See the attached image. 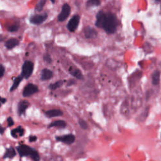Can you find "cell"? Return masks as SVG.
Segmentation results:
<instances>
[{"mask_svg": "<svg viewBox=\"0 0 161 161\" xmlns=\"http://www.w3.org/2000/svg\"><path fill=\"white\" fill-rule=\"evenodd\" d=\"M19 29V25L17 24H15V25H13L11 26H10V27L8 28V30L10 32H17L18 30Z\"/></svg>", "mask_w": 161, "mask_h": 161, "instance_id": "603a6c76", "label": "cell"}, {"mask_svg": "<svg viewBox=\"0 0 161 161\" xmlns=\"http://www.w3.org/2000/svg\"><path fill=\"white\" fill-rule=\"evenodd\" d=\"M5 39V38L3 37V36H2V35H0V42H2V41H3V40Z\"/></svg>", "mask_w": 161, "mask_h": 161, "instance_id": "4dcf8cb0", "label": "cell"}, {"mask_svg": "<svg viewBox=\"0 0 161 161\" xmlns=\"http://www.w3.org/2000/svg\"><path fill=\"white\" fill-rule=\"evenodd\" d=\"M11 136L14 138H18V137H22L24 134V130L21 127H18L17 128L13 129L11 132Z\"/></svg>", "mask_w": 161, "mask_h": 161, "instance_id": "4fadbf2b", "label": "cell"}, {"mask_svg": "<svg viewBox=\"0 0 161 161\" xmlns=\"http://www.w3.org/2000/svg\"><path fill=\"white\" fill-rule=\"evenodd\" d=\"M53 77V73L47 69H44L42 71V74H41V79L42 80H49L51 79Z\"/></svg>", "mask_w": 161, "mask_h": 161, "instance_id": "9a60e30c", "label": "cell"}, {"mask_svg": "<svg viewBox=\"0 0 161 161\" xmlns=\"http://www.w3.org/2000/svg\"><path fill=\"white\" fill-rule=\"evenodd\" d=\"M38 91V88L33 84L30 83L26 85L23 91V96L24 97H29L34 95Z\"/></svg>", "mask_w": 161, "mask_h": 161, "instance_id": "277c9868", "label": "cell"}, {"mask_svg": "<svg viewBox=\"0 0 161 161\" xmlns=\"http://www.w3.org/2000/svg\"><path fill=\"white\" fill-rule=\"evenodd\" d=\"M118 25V19L113 13H104L103 11H100L97 14L96 26L103 29L108 34L115 33Z\"/></svg>", "mask_w": 161, "mask_h": 161, "instance_id": "6da1fadb", "label": "cell"}, {"mask_svg": "<svg viewBox=\"0 0 161 161\" xmlns=\"http://www.w3.org/2000/svg\"><path fill=\"white\" fill-rule=\"evenodd\" d=\"M47 18V15L46 13L43 15H35L30 18V22L35 25H40L45 21Z\"/></svg>", "mask_w": 161, "mask_h": 161, "instance_id": "52a82bcc", "label": "cell"}, {"mask_svg": "<svg viewBox=\"0 0 161 161\" xmlns=\"http://www.w3.org/2000/svg\"><path fill=\"white\" fill-rule=\"evenodd\" d=\"M17 151L19 155L21 157L30 156L32 159L35 160H39L40 156L37 152L29 146L26 145H22L17 147Z\"/></svg>", "mask_w": 161, "mask_h": 161, "instance_id": "7a4b0ae2", "label": "cell"}, {"mask_svg": "<svg viewBox=\"0 0 161 161\" xmlns=\"http://www.w3.org/2000/svg\"><path fill=\"white\" fill-rule=\"evenodd\" d=\"M30 103L26 100L21 101L18 104V113L20 115L23 114L26 110V109L29 108Z\"/></svg>", "mask_w": 161, "mask_h": 161, "instance_id": "9c48e42d", "label": "cell"}, {"mask_svg": "<svg viewBox=\"0 0 161 161\" xmlns=\"http://www.w3.org/2000/svg\"><path fill=\"white\" fill-rule=\"evenodd\" d=\"M71 13V8L69 5L65 4L63 5L61 12L58 16V20L59 22H63L70 15Z\"/></svg>", "mask_w": 161, "mask_h": 161, "instance_id": "5b68a950", "label": "cell"}, {"mask_svg": "<svg viewBox=\"0 0 161 161\" xmlns=\"http://www.w3.org/2000/svg\"><path fill=\"white\" fill-rule=\"evenodd\" d=\"M33 64L31 61H25L22 65V71L21 74V76L23 77V78H29L33 73Z\"/></svg>", "mask_w": 161, "mask_h": 161, "instance_id": "3957f363", "label": "cell"}, {"mask_svg": "<svg viewBox=\"0 0 161 161\" xmlns=\"http://www.w3.org/2000/svg\"><path fill=\"white\" fill-rule=\"evenodd\" d=\"M56 140L59 142H64L66 144H72L74 143L75 140V137L74 135L72 134H69V135H65L64 136H61V137H57Z\"/></svg>", "mask_w": 161, "mask_h": 161, "instance_id": "ba28073f", "label": "cell"}, {"mask_svg": "<svg viewBox=\"0 0 161 161\" xmlns=\"http://www.w3.org/2000/svg\"><path fill=\"white\" fill-rule=\"evenodd\" d=\"M22 79H23V77L21 76H18L17 77L15 80H14V82H13V85L10 89V91L12 92L13 91H15V89H17L18 88V87L19 86V84H20V83L22 82Z\"/></svg>", "mask_w": 161, "mask_h": 161, "instance_id": "d6986e66", "label": "cell"}, {"mask_svg": "<svg viewBox=\"0 0 161 161\" xmlns=\"http://www.w3.org/2000/svg\"><path fill=\"white\" fill-rule=\"evenodd\" d=\"M79 124L80 127H81L83 129L86 130V129L88 128V125H87V124L86 123L84 120H83L82 119H80L79 121Z\"/></svg>", "mask_w": 161, "mask_h": 161, "instance_id": "cb8c5ba5", "label": "cell"}, {"mask_svg": "<svg viewBox=\"0 0 161 161\" xmlns=\"http://www.w3.org/2000/svg\"><path fill=\"white\" fill-rule=\"evenodd\" d=\"M19 44V41L16 38H10L6 42L5 47L10 50L12 49Z\"/></svg>", "mask_w": 161, "mask_h": 161, "instance_id": "8fae6325", "label": "cell"}, {"mask_svg": "<svg viewBox=\"0 0 161 161\" xmlns=\"http://www.w3.org/2000/svg\"><path fill=\"white\" fill-rule=\"evenodd\" d=\"M84 35L87 38H92L97 36V32L91 27H87L84 29Z\"/></svg>", "mask_w": 161, "mask_h": 161, "instance_id": "30bf717a", "label": "cell"}, {"mask_svg": "<svg viewBox=\"0 0 161 161\" xmlns=\"http://www.w3.org/2000/svg\"><path fill=\"white\" fill-rule=\"evenodd\" d=\"M69 71L70 74L71 75H73L74 77H75L76 78L78 79H83V75L81 73V72H80L79 69H77L75 68H73V67H71V68H70Z\"/></svg>", "mask_w": 161, "mask_h": 161, "instance_id": "5bb4252c", "label": "cell"}, {"mask_svg": "<svg viewBox=\"0 0 161 161\" xmlns=\"http://www.w3.org/2000/svg\"><path fill=\"white\" fill-rule=\"evenodd\" d=\"M152 81L154 85H157L160 82V73L158 71H155L152 74Z\"/></svg>", "mask_w": 161, "mask_h": 161, "instance_id": "ac0fdd59", "label": "cell"}, {"mask_svg": "<svg viewBox=\"0 0 161 161\" xmlns=\"http://www.w3.org/2000/svg\"><path fill=\"white\" fill-rule=\"evenodd\" d=\"M5 102H6V99L0 97V106H1L2 104H4Z\"/></svg>", "mask_w": 161, "mask_h": 161, "instance_id": "f1b7e54d", "label": "cell"}, {"mask_svg": "<svg viewBox=\"0 0 161 161\" xmlns=\"http://www.w3.org/2000/svg\"><path fill=\"white\" fill-rule=\"evenodd\" d=\"M101 3L100 0H88L87 2V6H99Z\"/></svg>", "mask_w": 161, "mask_h": 161, "instance_id": "44dd1931", "label": "cell"}, {"mask_svg": "<svg viewBox=\"0 0 161 161\" xmlns=\"http://www.w3.org/2000/svg\"><path fill=\"white\" fill-rule=\"evenodd\" d=\"M50 1L52 2V3H55V2H56V0H50Z\"/></svg>", "mask_w": 161, "mask_h": 161, "instance_id": "1f68e13d", "label": "cell"}, {"mask_svg": "<svg viewBox=\"0 0 161 161\" xmlns=\"http://www.w3.org/2000/svg\"><path fill=\"white\" fill-rule=\"evenodd\" d=\"M45 115L49 118L61 116L63 115V112L60 110H50L45 112Z\"/></svg>", "mask_w": 161, "mask_h": 161, "instance_id": "7c38bea8", "label": "cell"}, {"mask_svg": "<svg viewBox=\"0 0 161 161\" xmlns=\"http://www.w3.org/2000/svg\"><path fill=\"white\" fill-rule=\"evenodd\" d=\"M7 122H8V127H11V126H13V125H14V122H13V119H12L11 117L8 118V119H7Z\"/></svg>", "mask_w": 161, "mask_h": 161, "instance_id": "4316f807", "label": "cell"}, {"mask_svg": "<svg viewBox=\"0 0 161 161\" xmlns=\"http://www.w3.org/2000/svg\"><path fill=\"white\" fill-rule=\"evenodd\" d=\"M79 20H80V17L79 15H74L70 20V21L68 24V29L70 32H73L77 29L79 23Z\"/></svg>", "mask_w": 161, "mask_h": 161, "instance_id": "8992f818", "label": "cell"}, {"mask_svg": "<svg viewBox=\"0 0 161 161\" xmlns=\"http://www.w3.org/2000/svg\"><path fill=\"white\" fill-rule=\"evenodd\" d=\"M37 139V137H35V136H30V137H29V141L30 142H35V141H36V140Z\"/></svg>", "mask_w": 161, "mask_h": 161, "instance_id": "83f0119b", "label": "cell"}, {"mask_svg": "<svg viewBox=\"0 0 161 161\" xmlns=\"http://www.w3.org/2000/svg\"><path fill=\"white\" fill-rule=\"evenodd\" d=\"M17 153L15 151V149L13 148V147H10L9 149H8L6 151V153L4 155V159L6 158H9V159H12L13 157H14L16 155Z\"/></svg>", "mask_w": 161, "mask_h": 161, "instance_id": "e0dca14e", "label": "cell"}, {"mask_svg": "<svg viewBox=\"0 0 161 161\" xmlns=\"http://www.w3.org/2000/svg\"><path fill=\"white\" fill-rule=\"evenodd\" d=\"M44 59L45 61H46L48 63H51L52 62V59L50 56L49 54H45L44 57Z\"/></svg>", "mask_w": 161, "mask_h": 161, "instance_id": "d4e9b609", "label": "cell"}, {"mask_svg": "<svg viewBox=\"0 0 161 161\" xmlns=\"http://www.w3.org/2000/svg\"><path fill=\"white\" fill-rule=\"evenodd\" d=\"M5 128H3L1 125V124H0V134H3L4 133V132H5Z\"/></svg>", "mask_w": 161, "mask_h": 161, "instance_id": "f546056e", "label": "cell"}, {"mask_svg": "<svg viewBox=\"0 0 161 161\" xmlns=\"http://www.w3.org/2000/svg\"><path fill=\"white\" fill-rule=\"evenodd\" d=\"M45 2H46V0H40L39 2L38 3V4L37 5V6H36V10H37L38 11H41L44 8V6L45 4Z\"/></svg>", "mask_w": 161, "mask_h": 161, "instance_id": "7402d4cb", "label": "cell"}, {"mask_svg": "<svg viewBox=\"0 0 161 161\" xmlns=\"http://www.w3.org/2000/svg\"><path fill=\"white\" fill-rule=\"evenodd\" d=\"M63 84V81L62 80H59V81H57L56 83H53V84H51L49 86V89H52V90H55L60 87H61V86H62Z\"/></svg>", "mask_w": 161, "mask_h": 161, "instance_id": "ffe728a7", "label": "cell"}, {"mask_svg": "<svg viewBox=\"0 0 161 161\" xmlns=\"http://www.w3.org/2000/svg\"><path fill=\"white\" fill-rule=\"evenodd\" d=\"M66 126V123L63 120H57L56 121L54 122L51 123L48 128H51V127H57L59 128H64Z\"/></svg>", "mask_w": 161, "mask_h": 161, "instance_id": "2e32d148", "label": "cell"}, {"mask_svg": "<svg viewBox=\"0 0 161 161\" xmlns=\"http://www.w3.org/2000/svg\"><path fill=\"white\" fill-rule=\"evenodd\" d=\"M5 74V68L4 66L2 64H0V77L3 76Z\"/></svg>", "mask_w": 161, "mask_h": 161, "instance_id": "484cf974", "label": "cell"}]
</instances>
